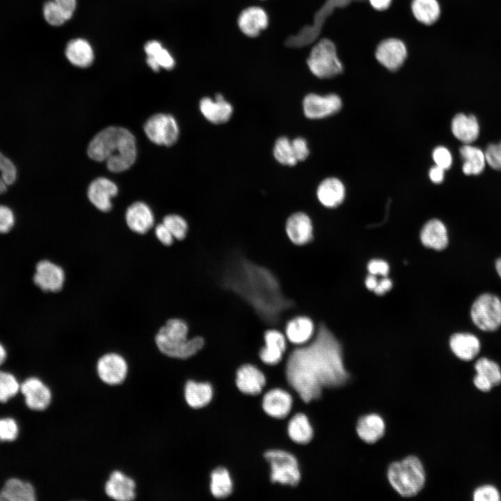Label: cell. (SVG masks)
Wrapping results in <instances>:
<instances>
[{"mask_svg": "<svg viewBox=\"0 0 501 501\" xmlns=\"http://www.w3.org/2000/svg\"><path fill=\"white\" fill-rule=\"evenodd\" d=\"M19 390L24 397L26 406L33 411H43L50 404L51 392L40 379L31 377L21 385Z\"/></svg>", "mask_w": 501, "mask_h": 501, "instance_id": "obj_17", "label": "cell"}, {"mask_svg": "<svg viewBox=\"0 0 501 501\" xmlns=\"http://www.w3.org/2000/svg\"><path fill=\"white\" fill-rule=\"evenodd\" d=\"M392 287V282L387 276L382 277L379 280L378 283L373 292L377 295H383L389 292Z\"/></svg>", "mask_w": 501, "mask_h": 501, "instance_id": "obj_52", "label": "cell"}, {"mask_svg": "<svg viewBox=\"0 0 501 501\" xmlns=\"http://www.w3.org/2000/svg\"><path fill=\"white\" fill-rule=\"evenodd\" d=\"M273 154L275 159L281 165L294 166L298 163L292 140L286 136H280L276 139L273 148Z\"/></svg>", "mask_w": 501, "mask_h": 501, "instance_id": "obj_37", "label": "cell"}, {"mask_svg": "<svg viewBox=\"0 0 501 501\" xmlns=\"http://www.w3.org/2000/svg\"><path fill=\"white\" fill-rule=\"evenodd\" d=\"M303 111L309 119H321L337 113L342 102L340 97L335 93L321 95L310 93L305 96L302 102Z\"/></svg>", "mask_w": 501, "mask_h": 501, "instance_id": "obj_11", "label": "cell"}, {"mask_svg": "<svg viewBox=\"0 0 501 501\" xmlns=\"http://www.w3.org/2000/svg\"><path fill=\"white\" fill-rule=\"evenodd\" d=\"M486 163L493 169L501 170V146L500 143L489 144L485 152Z\"/></svg>", "mask_w": 501, "mask_h": 501, "instance_id": "obj_46", "label": "cell"}, {"mask_svg": "<svg viewBox=\"0 0 501 501\" xmlns=\"http://www.w3.org/2000/svg\"><path fill=\"white\" fill-rule=\"evenodd\" d=\"M65 11L72 13L76 8V0H54Z\"/></svg>", "mask_w": 501, "mask_h": 501, "instance_id": "obj_56", "label": "cell"}, {"mask_svg": "<svg viewBox=\"0 0 501 501\" xmlns=\"http://www.w3.org/2000/svg\"><path fill=\"white\" fill-rule=\"evenodd\" d=\"M199 109L208 122L215 125L229 121L234 111L232 105L221 94H216L214 99L209 97L202 98Z\"/></svg>", "mask_w": 501, "mask_h": 501, "instance_id": "obj_18", "label": "cell"}, {"mask_svg": "<svg viewBox=\"0 0 501 501\" xmlns=\"http://www.w3.org/2000/svg\"><path fill=\"white\" fill-rule=\"evenodd\" d=\"M372 8L378 11L387 10L392 3V0H367Z\"/></svg>", "mask_w": 501, "mask_h": 501, "instance_id": "obj_55", "label": "cell"}, {"mask_svg": "<svg viewBox=\"0 0 501 501\" xmlns=\"http://www.w3.org/2000/svg\"><path fill=\"white\" fill-rule=\"evenodd\" d=\"M88 154L97 161H106L108 169L120 173L129 168L136 159V139L128 129L109 127L97 133L88 148Z\"/></svg>", "mask_w": 501, "mask_h": 501, "instance_id": "obj_3", "label": "cell"}, {"mask_svg": "<svg viewBox=\"0 0 501 501\" xmlns=\"http://www.w3.org/2000/svg\"><path fill=\"white\" fill-rule=\"evenodd\" d=\"M499 143H500V146H501V141H500Z\"/></svg>", "mask_w": 501, "mask_h": 501, "instance_id": "obj_60", "label": "cell"}, {"mask_svg": "<svg viewBox=\"0 0 501 501\" xmlns=\"http://www.w3.org/2000/svg\"><path fill=\"white\" fill-rule=\"evenodd\" d=\"M116 184L106 177H97L88 186V197L91 203L102 212L112 207L111 199L118 194Z\"/></svg>", "mask_w": 501, "mask_h": 501, "instance_id": "obj_20", "label": "cell"}, {"mask_svg": "<svg viewBox=\"0 0 501 501\" xmlns=\"http://www.w3.org/2000/svg\"><path fill=\"white\" fill-rule=\"evenodd\" d=\"M241 31L246 35L255 37L268 25V17L260 7H249L243 10L238 19Z\"/></svg>", "mask_w": 501, "mask_h": 501, "instance_id": "obj_30", "label": "cell"}, {"mask_svg": "<svg viewBox=\"0 0 501 501\" xmlns=\"http://www.w3.org/2000/svg\"><path fill=\"white\" fill-rule=\"evenodd\" d=\"M495 267L498 275L501 278V256L495 260Z\"/></svg>", "mask_w": 501, "mask_h": 501, "instance_id": "obj_59", "label": "cell"}, {"mask_svg": "<svg viewBox=\"0 0 501 501\" xmlns=\"http://www.w3.org/2000/svg\"><path fill=\"white\" fill-rule=\"evenodd\" d=\"M223 287L244 300L268 324H275L294 303L283 292L277 277L269 269L241 254L227 263L221 278Z\"/></svg>", "mask_w": 501, "mask_h": 501, "instance_id": "obj_2", "label": "cell"}, {"mask_svg": "<svg viewBox=\"0 0 501 501\" xmlns=\"http://www.w3.org/2000/svg\"><path fill=\"white\" fill-rule=\"evenodd\" d=\"M287 433L292 442L301 445L310 443L315 435L310 418L303 412H297L289 418Z\"/></svg>", "mask_w": 501, "mask_h": 501, "instance_id": "obj_28", "label": "cell"}, {"mask_svg": "<svg viewBox=\"0 0 501 501\" xmlns=\"http://www.w3.org/2000/svg\"><path fill=\"white\" fill-rule=\"evenodd\" d=\"M315 325L306 316H296L289 319L285 328L286 339L292 344L301 346L309 342L314 337Z\"/></svg>", "mask_w": 501, "mask_h": 501, "instance_id": "obj_24", "label": "cell"}, {"mask_svg": "<svg viewBox=\"0 0 501 501\" xmlns=\"http://www.w3.org/2000/svg\"><path fill=\"white\" fill-rule=\"evenodd\" d=\"M65 278V272L60 266L49 260H42L36 265L33 280L42 290L56 292L62 289Z\"/></svg>", "mask_w": 501, "mask_h": 501, "instance_id": "obj_16", "label": "cell"}, {"mask_svg": "<svg viewBox=\"0 0 501 501\" xmlns=\"http://www.w3.org/2000/svg\"><path fill=\"white\" fill-rule=\"evenodd\" d=\"M449 345L452 353L460 360L470 361L479 353L480 342L475 335L469 333H456L450 338Z\"/></svg>", "mask_w": 501, "mask_h": 501, "instance_id": "obj_27", "label": "cell"}, {"mask_svg": "<svg viewBox=\"0 0 501 501\" xmlns=\"http://www.w3.org/2000/svg\"><path fill=\"white\" fill-rule=\"evenodd\" d=\"M65 55L72 64L80 67L89 66L94 58L90 44L80 38L72 40L67 44Z\"/></svg>", "mask_w": 501, "mask_h": 501, "instance_id": "obj_36", "label": "cell"}, {"mask_svg": "<svg viewBox=\"0 0 501 501\" xmlns=\"http://www.w3.org/2000/svg\"><path fill=\"white\" fill-rule=\"evenodd\" d=\"M262 395V408L268 416L276 420L289 417L294 398L288 390L276 387L267 390Z\"/></svg>", "mask_w": 501, "mask_h": 501, "instance_id": "obj_13", "label": "cell"}, {"mask_svg": "<svg viewBox=\"0 0 501 501\" xmlns=\"http://www.w3.org/2000/svg\"><path fill=\"white\" fill-rule=\"evenodd\" d=\"M292 144L298 162L305 160L310 154L307 141L303 137H296L292 140Z\"/></svg>", "mask_w": 501, "mask_h": 501, "instance_id": "obj_47", "label": "cell"}, {"mask_svg": "<svg viewBox=\"0 0 501 501\" xmlns=\"http://www.w3.org/2000/svg\"><path fill=\"white\" fill-rule=\"evenodd\" d=\"M285 232L288 239L294 244L305 245L313 239L312 220L303 212H294L286 221Z\"/></svg>", "mask_w": 501, "mask_h": 501, "instance_id": "obj_19", "label": "cell"}, {"mask_svg": "<svg viewBox=\"0 0 501 501\" xmlns=\"http://www.w3.org/2000/svg\"><path fill=\"white\" fill-rule=\"evenodd\" d=\"M125 221L131 230L143 234L152 228L154 218L150 207L143 202L138 201L127 208Z\"/></svg>", "mask_w": 501, "mask_h": 501, "instance_id": "obj_23", "label": "cell"}, {"mask_svg": "<svg viewBox=\"0 0 501 501\" xmlns=\"http://www.w3.org/2000/svg\"><path fill=\"white\" fill-rule=\"evenodd\" d=\"M463 160L462 170L467 175H477L483 172L486 165L484 152L470 144H464L459 150Z\"/></svg>", "mask_w": 501, "mask_h": 501, "instance_id": "obj_35", "label": "cell"}, {"mask_svg": "<svg viewBox=\"0 0 501 501\" xmlns=\"http://www.w3.org/2000/svg\"><path fill=\"white\" fill-rule=\"evenodd\" d=\"M284 367L293 397L298 396L305 404L319 400L324 389L342 386L349 379L342 344L324 323L309 342L289 353Z\"/></svg>", "mask_w": 501, "mask_h": 501, "instance_id": "obj_1", "label": "cell"}, {"mask_svg": "<svg viewBox=\"0 0 501 501\" xmlns=\"http://www.w3.org/2000/svg\"><path fill=\"white\" fill-rule=\"evenodd\" d=\"M163 223L169 230L174 239L182 240L188 232L186 221L178 214H168L163 219Z\"/></svg>", "mask_w": 501, "mask_h": 501, "instance_id": "obj_42", "label": "cell"}, {"mask_svg": "<svg viewBox=\"0 0 501 501\" xmlns=\"http://www.w3.org/2000/svg\"><path fill=\"white\" fill-rule=\"evenodd\" d=\"M473 383L478 390L482 392H488L493 387L488 379L477 373L474 376Z\"/></svg>", "mask_w": 501, "mask_h": 501, "instance_id": "obj_54", "label": "cell"}, {"mask_svg": "<svg viewBox=\"0 0 501 501\" xmlns=\"http://www.w3.org/2000/svg\"><path fill=\"white\" fill-rule=\"evenodd\" d=\"M420 238L424 246L436 250H444L449 243L445 225L436 218L431 219L424 225Z\"/></svg>", "mask_w": 501, "mask_h": 501, "instance_id": "obj_25", "label": "cell"}, {"mask_svg": "<svg viewBox=\"0 0 501 501\" xmlns=\"http://www.w3.org/2000/svg\"><path fill=\"white\" fill-rule=\"evenodd\" d=\"M411 10L419 23L427 26L436 23L441 16L438 0H412Z\"/></svg>", "mask_w": 501, "mask_h": 501, "instance_id": "obj_34", "label": "cell"}, {"mask_svg": "<svg viewBox=\"0 0 501 501\" xmlns=\"http://www.w3.org/2000/svg\"><path fill=\"white\" fill-rule=\"evenodd\" d=\"M15 223V217L10 208L0 205V233H6L11 230Z\"/></svg>", "mask_w": 501, "mask_h": 501, "instance_id": "obj_48", "label": "cell"}, {"mask_svg": "<svg viewBox=\"0 0 501 501\" xmlns=\"http://www.w3.org/2000/svg\"><path fill=\"white\" fill-rule=\"evenodd\" d=\"M385 424L379 415L371 413L362 416L357 422L356 432L359 438L367 443H374L384 435Z\"/></svg>", "mask_w": 501, "mask_h": 501, "instance_id": "obj_31", "label": "cell"}, {"mask_svg": "<svg viewBox=\"0 0 501 501\" xmlns=\"http://www.w3.org/2000/svg\"><path fill=\"white\" fill-rule=\"evenodd\" d=\"M35 495L34 488L29 482L11 478L0 491V501H34Z\"/></svg>", "mask_w": 501, "mask_h": 501, "instance_id": "obj_33", "label": "cell"}, {"mask_svg": "<svg viewBox=\"0 0 501 501\" xmlns=\"http://www.w3.org/2000/svg\"><path fill=\"white\" fill-rule=\"evenodd\" d=\"M135 488L134 480L119 470L111 473L104 486L106 495L118 501L134 500L136 497Z\"/></svg>", "mask_w": 501, "mask_h": 501, "instance_id": "obj_22", "label": "cell"}, {"mask_svg": "<svg viewBox=\"0 0 501 501\" xmlns=\"http://www.w3.org/2000/svg\"><path fill=\"white\" fill-rule=\"evenodd\" d=\"M375 58L390 72L397 71L407 58L408 50L404 42L397 38L381 40L376 47Z\"/></svg>", "mask_w": 501, "mask_h": 501, "instance_id": "obj_10", "label": "cell"}, {"mask_svg": "<svg viewBox=\"0 0 501 501\" xmlns=\"http://www.w3.org/2000/svg\"><path fill=\"white\" fill-rule=\"evenodd\" d=\"M189 326L183 319H168L157 332L155 342L165 356L178 360H187L198 354L205 347L201 336L189 338Z\"/></svg>", "mask_w": 501, "mask_h": 501, "instance_id": "obj_4", "label": "cell"}, {"mask_svg": "<svg viewBox=\"0 0 501 501\" xmlns=\"http://www.w3.org/2000/svg\"><path fill=\"white\" fill-rule=\"evenodd\" d=\"M432 159L435 165L445 169H449L452 164V155L444 146L436 147L432 152Z\"/></svg>", "mask_w": 501, "mask_h": 501, "instance_id": "obj_45", "label": "cell"}, {"mask_svg": "<svg viewBox=\"0 0 501 501\" xmlns=\"http://www.w3.org/2000/svg\"><path fill=\"white\" fill-rule=\"evenodd\" d=\"M445 170L434 165L429 171V177L430 180L435 184H440L445 178Z\"/></svg>", "mask_w": 501, "mask_h": 501, "instance_id": "obj_53", "label": "cell"}, {"mask_svg": "<svg viewBox=\"0 0 501 501\" xmlns=\"http://www.w3.org/2000/svg\"><path fill=\"white\" fill-rule=\"evenodd\" d=\"M6 358V351L4 347L0 343V365L4 362Z\"/></svg>", "mask_w": 501, "mask_h": 501, "instance_id": "obj_58", "label": "cell"}, {"mask_svg": "<svg viewBox=\"0 0 501 501\" xmlns=\"http://www.w3.org/2000/svg\"><path fill=\"white\" fill-rule=\"evenodd\" d=\"M234 382L239 391L248 396L262 394L267 384V377L257 365L246 363L236 370Z\"/></svg>", "mask_w": 501, "mask_h": 501, "instance_id": "obj_12", "label": "cell"}, {"mask_svg": "<svg viewBox=\"0 0 501 501\" xmlns=\"http://www.w3.org/2000/svg\"><path fill=\"white\" fill-rule=\"evenodd\" d=\"M20 384L12 374L0 371V402H6L19 390Z\"/></svg>", "mask_w": 501, "mask_h": 501, "instance_id": "obj_40", "label": "cell"}, {"mask_svg": "<svg viewBox=\"0 0 501 501\" xmlns=\"http://www.w3.org/2000/svg\"><path fill=\"white\" fill-rule=\"evenodd\" d=\"M367 267L369 273L376 276H387L390 271L389 264L381 259H373L370 260Z\"/></svg>", "mask_w": 501, "mask_h": 501, "instance_id": "obj_49", "label": "cell"}, {"mask_svg": "<svg viewBox=\"0 0 501 501\" xmlns=\"http://www.w3.org/2000/svg\"><path fill=\"white\" fill-rule=\"evenodd\" d=\"M184 399L193 410H199L208 406L214 397V388L208 381L189 379L183 389Z\"/></svg>", "mask_w": 501, "mask_h": 501, "instance_id": "obj_21", "label": "cell"}, {"mask_svg": "<svg viewBox=\"0 0 501 501\" xmlns=\"http://www.w3.org/2000/svg\"><path fill=\"white\" fill-rule=\"evenodd\" d=\"M263 457L269 466L270 482L283 486L296 487L301 479L300 464L296 456L281 449L269 450Z\"/></svg>", "mask_w": 501, "mask_h": 501, "instance_id": "obj_6", "label": "cell"}, {"mask_svg": "<svg viewBox=\"0 0 501 501\" xmlns=\"http://www.w3.org/2000/svg\"><path fill=\"white\" fill-rule=\"evenodd\" d=\"M264 344L258 351L260 360L267 366H276L284 358L287 349L285 335L276 329H269L264 333Z\"/></svg>", "mask_w": 501, "mask_h": 501, "instance_id": "obj_15", "label": "cell"}, {"mask_svg": "<svg viewBox=\"0 0 501 501\" xmlns=\"http://www.w3.org/2000/svg\"><path fill=\"white\" fill-rule=\"evenodd\" d=\"M451 130L458 140L470 144L479 135V125L475 116L458 113L452 120Z\"/></svg>", "mask_w": 501, "mask_h": 501, "instance_id": "obj_29", "label": "cell"}, {"mask_svg": "<svg viewBox=\"0 0 501 501\" xmlns=\"http://www.w3.org/2000/svg\"><path fill=\"white\" fill-rule=\"evenodd\" d=\"M144 131L152 143L165 146L174 145L180 133L175 118L166 113H157L151 116L145 123Z\"/></svg>", "mask_w": 501, "mask_h": 501, "instance_id": "obj_9", "label": "cell"}, {"mask_svg": "<svg viewBox=\"0 0 501 501\" xmlns=\"http://www.w3.org/2000/svg\"><path fill=\"white\" fill-rule=\"evenodd\" d=\"M387 477L394 490L404 497L417 495L423 488L426 479L423 465L415 456L391 463Z\"/></svg>", "mask_w": 501, "mask_h": 501, "instance_id": "obj_5", "label": "cell"}, {"mask_svg": "<svg viewBox=\"0 0 501 501\" xmlns=\"http://www.w3.org/2000/svg\"><path fill=\"white\" fill-rule=\"evenodd\" d=\"M308 66L316 77L331 79L343 73L344 66L335 43L324 38L312 47L307 60Z\"/></svg>", "mask_w": 501, "mask_h": 501, "instance_id": "obj_7", "label": "cell"}, {"mask_svg": "<svg viewBox=\"0 0 501 501\" xmlns=\"http://www.w3.org/2000/svg\"><path fill=\"white\" fill-rule=\"evenodd\" d=\"M345 186L337 177H327L322 180L317 189L319 202L327 208L339 206L345 198Z\"/></svg>", "mask_w": 501, "mask_h": 501, "instance_id": "obj_26", "label": "cell"}, {"mask_svg": "<svg viewBox=\"0 0 501 501\" xmlns=\"http://www.w3.org/2000/svg\"><path fill=\"white\" fill-rule=\"evenodd\" d=\"M96 369L102 381L110 385L122 383L128 372L126 360L117 353H108L101 356L97 362Z\"/></svg>", "mask_w": 501, "mask_h": 501, "instance_id": "obj_14", "label": "cell"}, {"mask_svg": "<svg viewBox=\"0 0 501 501\" xmlns=\"http://www.w3.org/2000/svg\"><path fill=\"white\" fill-rule=\"evenodd\" d=\"M209 488L216 500H225L230 496L234 491V481L228 469L224 466L213 469L209 475Z\"/></svg>", "mask_w": 501, "mask_h": 501, "instance_id": "obj_32", "label": "cell"}, {"mask_svg": "<svg viewBox=\"0 0 501 501\" xmlns=\"http://www.w3.org/2000/svg\"><path fill=\"white\" fill-rule=\"evenodd\" d=\"M157 239L165 246H170L173 243L174 237L166 225L161 223L158 224L154 230Z\"/></svg>", "mask_w": 501, "mask_h": 501, "instance_id": "obj_51", "label": "cell"}, {"mask_svg": "<svg viewBox=\"0 0 501 501\" xmlns=\"http://www.w3.org/2000/svg\"><path fill=\"white\" fill-rule=\"evenodd\" d=\"M470 315L481 331L492 332L501 326V300L491 293H483L473 301Z\"/></svg>", "mask_w": 501, "mask_h": 501, "instance_id": "obj_8", "label": "cell"}, {"mask_svg": "<svg viewBox=\"0 0 501 501\" xmlns=\"http://www.w3.org/2000/svg\"><path fill=\"white\" fill-rule=\"evenodd\" d=\"M17 170L14 164L0 152V194L6 191L8 186L16 180Z\"/></svg>", "mask_w": 501, "mask_h": 501, "instance_id": "obj_41", "label": "cell"}, {"mask_svg": "<svg viewBox=\"0 0 501 501\" xmlns=\"http://www.w3.org/2000/svg\"><path fill=\"white\" fill-rule=\"evenodd\" d=\"M43 14L46 21L52 26H61L72 16V13L63 10L54 0L45 3Z\"/></svg>", "mask_w": 501, "mask_h": 501, "instance_id": "obj_39", "label": "cell"}, {"mask_svg": "<svg viewBox=\"0 0 501 501\" xmlns=\"http://www.w3.org/2000/svg\"><path fill=\"white\" fill-rule=\"evenodd\" d=\"M474 367L476 373L488 379L493 386L501 383V369L495 361L484 357L480 358Z\"/></svg>", "mask_w": 501, "mask_h": 501, "instance_id": "obj_38", "label": "cell"}, {"mask_svg": "<svg viewBox=\"0 0 501 501\" xmlns=\"http://www.w3.org/2000/svg\"><path fill=\"white\" fill-rule=\"evenodd\" d=\"M378 281L376 276L369 273L365 280V285L367 289L373 292L377 285Z\"/></svg>", "mask_w": 501, "mask_h": 501, "instance_id": "obj_57", "label": "cell"}, {"mask_svg": "<svg viewBox=\"0 0 501 501\" xmlns=\"http://www.w3.org/2000/svg\"><path fill=\"white\" fill-rule=\"evenodd\" d=\"M153 57L159 67L170 70L173 67L175 61L169 52L163 47H160L154 54L148 56Z\"/></svg>", "mask_w": 501, "mask_h": 501, "instance_id": "obj_50", "label": "cell"}, {"mask_svg": "<svg viewBox=\"0 0 501 501\" xmlns=\"http://www.w3.org/2000/svg\"><path fill=\"white\" fill-rule=\"evenodd\" d=\"M19 428L17 422L11 418L0 419V442L13 441L17 437Z\"/></svg>", "mask_w": 501, "mask_h": 501, "instance_id": "obj_43", "label": "cell"}, {"mask_svg": "<svg viewBox=\"0 0 501 501\" xmlns=\"http://www.w3.org/2000/svg\"><path fill=\"white\" fill-rule=\"evenodd\" d=\"M473 500L475 501H498L500 500V494L494 486L485 484L475 490Z\"/></svg>", "mask_w": 501, "mask_h": 501, "instance_id": "obj_44", "label": "cell"}]
</instances>
